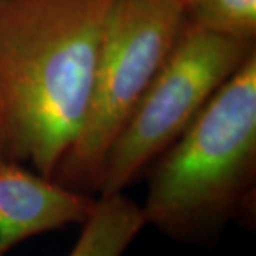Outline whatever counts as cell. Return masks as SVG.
Segmentation results:
<instances>
[{
	"label": "cell",
	"mask_w": 256,
	"mask_h": 256,
	"mask_svg": "<svg viewBox=\"0 0 256 256\" xmlns=\"http://www.w3.org/2000/svg\"><path fill=\"white\" fill-rule=\"evenodd\" d=\"M114 0H0V158L53 180L82 126Z\"/></svg>",
	"instance_id": "cell-1"
},
{
	"label": "cell",
	"mask_w": 256,
	"mask_h": 256,
	"mask_svg": "<svg viewBox=\"0 0 256 256\" xmlns=\"http://www.w3.org/2000/svg\"><path fill=\"white\" fill-rule=\"evenodd\" d=\"M146 225L184 244L250 220L256 184V50L146 170Z\"/></svg>",
	"instance_id": "cell-2"
},
{
	"label": "cell",
	"mask_w": 256,
	"mask_h": 256,
	"mask_svg": "<svg viewBox=\"0 0 256 256\" xmlns=\"http://www.w3.org/2000/svg\"><path fill=\"white\" fill-rule=\"evenodd\" d=\"M185 22L182 0H114L104 23L80 130L53 180L98 194L112 142L165 62Z\"/></svg>",
	"instance_id": "cell-3"
},
{
	"label": "cell",
	"mask_w": 256,
	"mask_h": 256,
	"mask_svg": "<svg viewBox=\"0 0 256 256\" xmlns=\"http://www.w3.org/2000/svg\"><path fill=\"white\" fill-rule=\"evenodd\" d=\"M255 42L214 33L185 18L170 54L104 160L98 195L124 192L146 174L255 52Z\"/></svg>",
	"instance_id": "cell-4"
},
{
	"label": "cell",
	"mask_w": 256,
	"mask_h": 256,
	"mask_svg": "<svg viewBox=\"0 0 256 256\" xmlns=\"http://www.w3.org/2000/svg\"><path fill=\"white\" fill-rule=\"evenodd\" d=\"M96 198L0 158V256L22 242L67 225H82Z\"/></svg>",
	"instance_id": "cell-5"
},
{
	"label": "cell",
	"mask_w": 256,
	"mask_h": 256,
	"mask_svg": "<svg viewBox=\"0 0 256 256\" xmlns=\"http://www.w3.org/2000/svg\"><path fill=\"white\" fill-rule=\"evenodd\" d=\"M146 225L141 205L124 192L100 195L67 256H124Z\"/></svg>",
	"instance_id": "cell-6"
},
{
	"label": "cell",
	"mask_w": 256,
	"mask_h": 256,
	"mask_svg": "<svg viewBox=\"0 0 256 256\" xmlns=\"http://www.w3.org/2000/svg\"><path fill=\"white\" fill-rule=\"evenodd\" d=\"M185 18L218 34L256 40V0H188Z\"/></svg>",
	"instance_id": "cell-7"
},
{
	"label": "cell",
	"mask_w": 256,
	"mask_h": 256,
	"mask_svg": "<svg viewBox=\"0 0 256 256\" xmlns=\"http://www.w3.org/2000/svg\"><path fill=\"white\" fill-rule=\"evenodd\" d=\"M184 2V4H185V3H186V2H188V0H182Z\"/></svg>",
	"instance_id": "cell-8"
}]
</instances>
